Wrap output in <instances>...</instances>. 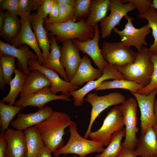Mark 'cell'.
Wrapping results in <instances>:
<instances>
[{
  "instance_id": "obj_1",
  "label": "cell",
  "mask_w": 157,
  "mask_h": 157,
  "mask_svg": "<svg viewBox=\"0 0 157 157\" xmlns=\"http://www.w3.org/2000/svg\"><path fill=\"white\" fill-rule=\"evenodd\" d=\"M72 121L67 113L54 111L49 117L34 126L40 134L45 146L53 152L64 146L65 130Z\"/></svg>"
},
{
  "instance_id": "obj_2",
  "label": "cell",
  "mask_w": 157,
  "mask_h": 157,
  "mask_svg": "<svg viewBox=\"0 0 157 157\" xmlns=\"http://www.w3.org/2000/svg\"><path fill=\"white\" fill-rule=\"evenodd\" d=\"M151 54L147 47H143L137 53L133 62L123 66H115L126 79L145 86L150 83L154 70Z\"/></svg>"
},
{
  "instance_id": "obj_3",
  "label": "cell",
  "mask_w": 157,
  "mask_h": 157,
  "mask_svg": "<svg viewBox=\"0 0 157 157\" xmlns=\"http://www.w3.org/2000/svg\"><path fill=\"white\" fill-rule=\"evenodd\" d=\"M44 27L49 34L54 35L59 42L68 40L76 39L81 42H85L94 37V27L88 25L84 19L75 22L69 21L56 24L45 23Z\"/></svg>"
},
{
  "instance_id": "obj_4",
  "label": "cell",
  "mask_w": 157,
  "mask_h": 157,
  "mask_svg": "<svg viewBox=\"0 0 157 157\" xmlns=\"http://www.w3.org/2000/svg\"><path fill=\"white\" fill-rule=\"evenodd\" d=\"M69 138L66 144L53 153L55 157L61 154H75L79 157H85L94 152H102L104 149L103 144L99 141L89 140L81 136L77 131L76 123L72 121L69 126Z\"/></svg>"
},
{
  "instance_id": "obj_5",
  "label": "cell",
  "mask_w": 157,
  "mask_h": 157,
  "mask_svg": "<svg viewBox=\"0 0 157 157\" xmlns=\"http://www.w3.org/2000/svg\"><path fill=\"white\" fill-rule=\"evenodd\" d=\"M138 105L136 100L131 97L119 106L125 126V138L121 144L124 148L134 150L136 147L138 140L136 134L139 131L137 126Z\"/></svg>"
},
{
  "instance_id": "obj_6",
  "label": "cell",
  "mask_w": 157,
  "mask_h": 157,
  "mask_svg": "<svg viewBox=\"0 0 157 157\" xmlns=\"http://www.w3.org/2000/svg\"><path fill=\"white\" fill-rule=\"evenodd\" d=\"M124 125L122 112L119 106H116L108 113L101 127L96 131L91 132L89 137L92 140L108 146L113 133L123 129Z\"/></svg>"
},
{
  "instance_id": "obj_7",
  "label": "cell",
  "mask_w": 157,
  "mask_h": 157,
  "mask_svg": "<svg viewBox=\"0 0 157 157\" xmlns=\"http://www.w3.org/2000/svg\"><path fill=\"white\" fill-rule=\"evenodd\" d=\"M84 100L92 106L90 122L83 137L87 139L91 132L94 122L99 114L111 106L121 104L126 100V98L123 94L117 92H113L101 96H98L96 93H90Z\"/></svg>"
},
{
  "instance_id": "obj_8",
  "label": "cell",
  "mask_w": 157,
  "mask_h": 157,
  "mask_svg": "<svg viewBox=\"0 0 157 157\" xmlns=\"http://www.w3.org/2000/svg\"><path fill=\"white\" fill-rule=\"evenodd\" d=\"M127 22L125 24V27L122 31H120L115 27L113 31L118 35L121 42L125 46L130 48L131 46L135 47L138 51H140L147 43L146 40V36L151 32V29L148 24L140 28H135L133 24V17L126 15L125 17Z\"/></svg>"
},
{
  "instance_id": "obj_9",
  "label": "cell",
  "mask_w": 157,
  "mask_h": 157,
  "mask_svg": "<svg viewBox=\"0 0 157 157\" xmlns=\"http://www.w3.org/2000/svg\"><path fill=\"white\" fill-rule=\"evenodd\" d=\"M101 53L104 59L115 66H122L133 62L137 53L121 42H103Z\"/></svg>"
},
{
  "instance_id": "obj_10",
  "label": "cell",
  "mask_w": 157,
  "mask_h": 157,
  "mask_svg": "<svg viewBox=\"0 0 157 157\" xmlns=\"http://www.w3.org/2000/svg\"><path fill=\"white\" fill-rule=\"evenodd\" d=\"M136 8L135 4L131 2L124 4L121 0H110L108 10L110 11V14L100 22L101 38L109 36L113 29L119 25L122 18Z\"/></svg>"
},
{
  "instance_id": "obj_11",
  "label": "cell",
  "mask_w": 157,
  "mask_h": 157,
  "mask_svg": "<svg viewBox=\"0 0 157 157\" xmlns=\"http://www.w3.org/2000/svg\"><path fill=\"white\" fill-rule=\"evenodd\" d=\"M20 16L21 23L20 31L18 35L10 42L11 45L17 48L24 44L29 46L34 51L38 56L39 63L42 65L44 60L40 48L31 29L30 12L22 13Z\"/></svg>"
},
{
  "instance_id": "obj_12",
  "label": "cell",
  "mask_w": 157,
  "mask_h": 157,
  "mask_svg": "<svg viewBox=\"0 0 157 157\" xmlns=\"http://www.w3.org/2000/svg\"><path fill=\"white\" fill-rule=\"evenodd\" d=\"M109 79H126L114 65L108 63L104 67L102 75L98 78L88 82L81 88L69 92L74 100V105L81 106L84 103V97L87 94L97 88L103 81Z\"/></svg>"
},
{
  "instance_id": "obj_13",
  "label": "cell",
  "mask_w": 157,
  "mask_h": 157,
  "mask_svg": "<svg viewBox=\"0 0 157 157\" xmlns=\"http://www.w3.org/2000/svg\"><path fill=\"white\" fill-rule=\"evenodd\" d=\"M28 65L29 68L31 71L38 70L43 73L49 79L51 85L50 87L52 94L56 95L58 92L69 97L70 96V92L74 91L79 88L70 81L63 80L60 77L56 71L42 66L39 63L38 60H30Z\"/></svg>"
},
{
  "instance_id": "obj_14",
  "label": "cell",
  "mask_w": 157,
  "mask_h": 157,
  "mask_svg": "<svg viewBox=\"0 0 157 157\" xmlns=\"http://www.w3.org/2000/svg\"><path fill=\"white\" fill-rule=\"evenodd\" d=\"M131 92L135 97L140 110L141 134H143L148 127L152 126L154 128L156 126L154 103L157 89L147 95L140 94L137 92Z\"/></svg>"
},
{
  "instance_id": "obj_15",
  "label": "cell",
  "mask_w": 157,
  "mask_h": 157,
  "mask_svg": "<svg viewBox=\"0 0 157 157\" xmlns=\"http://www.w3.org/2000/svg\"><path fill=\"white\" fill-rule=\"evenodd\" d=\"M0 55L11 56L16 58L18 69L27 76L31 73L28 66V61L38 60L37 55L29 49L27 45L23 44L17 48L1 40L0 41Z\"/></svg>"
},
{
  "instance_id": "obj_16",
  "label": "cell",
  "mask_w": 157,
  "mask_h": 157,
  "mask_svg": "<svg viewBox=\"0 0 157 157\" xmlns=\"http://www.w3.org/2000/svg\"><path fill=\"white\" fill-rule=\"evenodd\" d=\"M95 31L94 38L85 42H81L76 39L72 40L74 44L79 51L88 55L93 60L98 69L103 73L105 66L108 63L103 58L101 49L99 46L100 35L98 24L94 26Z\"/></svg>"
},
{
  "instance_id": "obj_17",
  "label": "cell",
  "mask_w": 157,
  "mask_h": 157,
  "mask_svg": "<svg viewBox=\"0 0 157 157\" xmlns=\"http://www.w3.org/2000/svg\"><path fill=\"white\" fill-rule=\"evenodd\" d=\"M56 100L67 101L71 100L69 97L65 94L57 95L52 94L49 87H46L35 93L21 97L14 104L23 108L30 106L41 109L47 103Z\"/></svg>"
},
{
  "instance_id": "obj_18",
  "label": "cell",
  "mask_w": 157,
  "mask_h": 157,
  "mask_svg": "<svg viewBox=\"0 0 157 157\" xmlns=\"http://www.w3.org/2000/svg\"><path fill=\"white\" fill-rule=\"evenodd\" d=\"M60 51V61L65 69L69 81H70L75 74L82 59L79 51L71 40L63 42Z\"/></svg>"
},
{
  "instance_id": "obj_19",
  "label": "cell",
  "mask_w": 157,
  "mask_h": 157,
  "mask_svg": "<svg viewBox=\"0 0 157 157\" xmlns=\"http://www.w3.org/2000/svg\"><path fill=\"white\" fill-rule=\"evenodd\" d=\"M4 135L7 142L5 157H27V149L24 132L8 128Z\"/></svg>"
},
{
  "instance_id": "obj_20",
  "label": "cell",
  "mask_w": 157,
  "mask_h": 157,
  "mask_svg": "<svg viewBox=\"0 0 157 157\" xmlns=\"http://www.w3.org/2000/svg\"><path fill=\"white\" fill-rule=\"evenodd\" d=\"M53 111L51 107L46 106L33 113H19L17 118L11 122V124L17 130L22 131L40 124L49 117Z\"/></svg>"
},
{
  "instance_id": "obj_21",
  "label": "cell",
  "mask_w": 157,
  "mask_h": 157,
  "mask_svg": "<svg viewBox=\"0 0 157 157\" xmlns=\"http://www.w3.org/2000/svg\"><path fill=\"white\" fill-rule=\"evenodd\" d=\"M134 151L136 156L157 157V139L152 127L141 134Z\"/></svg>"
},
{
  "instance_id": "obj_22",
  "label": "cell",
  "mask_w": 157,
  "mask_h": 157,
  "mask_svg": "<svg viewBox=\"0 0 157 157\" xmlns=\"http://www.w3.org/2000/svg\"><path fill=\"white\" fill-rule=\"evenodd\" d=\"M102 74L98 69L93 67L90 60L85 54L82 58L76 72L70 82L79 87L85 82L97 79Z\"/></svg>"
},
{
  "instance_id": "obj_23",
  "label": "cell",
  "mask_w": 157,
  "mask_h": 157,
  "mask_svg": "<svg viewBox=\"0 0 157 157\" xmlns=\"http://www.w3.org/2000/svg\"><path fill=\"white\" fill-rule=\"evenodd\" d=\"M44 20L37 13L31 15V27L34 30L39 46L42 50V56L45 61L49 56L51 46L47 31L43 25Z\"/></svg>"
},
{
  "instance_id": "obj_24",
  "label": "cell",
  "mask_w": 157,
  "mask_h": 157,
  "mask_svg": "<svg viewBox=\"0 0 157 157\" xmlns=\"http://www.w3.org/2000/svg\"><path fill=\"white\" fill-rule=\"evenodd\" d=\"M51 85L49 79L42 72L38 70L32 71L25 80L21 97L35 93Z\"/></svg>"
},
{
  "instance_id": "obj_25",
  "label": "cell",
  "mask_w": 157,
  "mask_h": 157,
  "mask_svg": "<svg viewBox=\"0 0 157 157\" xmlns=\"http://www.w3.org/2000/svg\"><path fill=\"white\" fill-rule=\"evenodd\" d=\"M48 35L49 38L51 51L48 58L42 65L56 71L64 80L69 81L65 68L60 61V47L57 43V40L54 35L49 34Z\"/></svg>"
},
{
  "instance_id": "obj_26",
  "label": "cell",
  "mask_w": 157,
  "mask_h": 157,
  "mask_svg": "<svg viewBox=\"0 0 157 157\" xmlns=\"http://www.w3.org/2000/svg\"><path fill=\"white\" fill-rule=\"evenodd\" d=\"M5 18L3 28L0 32V36L10 42L19 34L21 27L20 19L17 15L7 11L5 13Z\"/></svg>"
},
{
  "instance_id": "obj_27",
  "label": "cell",
  "mask_w": 157,
  "mask_h": 157,
  "mask_svg": "<svg viewBox=\"0 0 157 157\" xmlns=\"http://www.w3.org/2000/svg\"><path fill=\"white\" fill-rule=\"evenodd\" d=\"M110 0H91L90 13L85 20L88 25L94 27L106 16Z\"/></svg>"
},
{
  "instance_id": "obj_28",
  "label": "cell",
  "mask_w": 157,
  "mask_h": 157,
  "mask_svg": "<svg viewBox=\"0 0 157 157\" xmlns=\"http://www.w3.org/2000/svg\"><path fill=\"white\" fill-rule=\"evenodd\" d=\"M27 149V157H36L40 148L45 145L39 131L32 126L24 130Z\"/></svg>"
},
{
  "instance_id": "obj_29",
  "label": "cell",
  "mask_w": 157,
  "mask_h": 157,
  "mask_svg": "<svg viewBox=\"0 0 157 157\" xmlns=\"http://www.w3.org/2000/svg\"><path fill=\"white\" fill-rule=\"evenodd\" d=\"M14 73V77L12 79L9 84V92L7 96L3 97L1 101L4 103L7 102L10 105L15 104V99L19 93H20L25 80L28 76L17 68Z\"/></svg>"
},
{
  "instance_id": "obj_30",
  "label": "cell",
  "mask_w": 157,
  "mask_h": 157,
  "mask_svg": "<svg viewBox=\"0 0 157 157\" xmlns=\"http://www.w3.org/2000/svg\"><path fill=\"white\" fill-rule=\"evenodd\" d=\"M125 135V129L115 132L112 135L111 141L107 147L102 152L97 154L95 157H118L124 148L121 142Z\"/></svg>"
},
{
  "instance_id": "obj_31",
  "label": "cell",
  "mask_w": 157,
  "mask_h": 157,
  "mask_svg": "<svg viewBox=\"0 0 157 157\" xmlns=\"http://www.w3.org/2000/svg\"><path fill=\"white\" fill-rule=\"evenodd\" d=\"M23 107L5 104L0 101V125L1 133H4L15 116Z\"/></svg>"
},
{
  "instance_id": "obj_32",
  "label": "cell",
  "mask_w": 157,
  "mask_h": 157,
  "mask_svg": "<svg viewBox=\"0 0 157 157\" xmlns=\"http://www.w3.org/2000/svg\"><path fill=\"white\" fill-rule=\"evenodd\" d=\"M144 87L142 84L126 79L114 80L103 81L94 90L120 88L129 90L130 92H136Z\"/></svg>"
},
{
  "instance_id": "obj_33",
  "label": "cell",
  "mask_w": 157,
  "mask_h": 157,
  "mask_svg": "<svg viewBox=\"0 0 157 157\" xmlns=\"http://www.w3.org/2000/svg\"><path fill=\"white\" fill-rule=\"evenodd\" d=\"M137 16L141 19H144L148 21V24L152 30L154 40L153 43L148 48L152 54L157 56V11L151 6L145 13L138 14Z\"/></svg>"
},
{
  "instance_id": "obj_34",
  "label": "cell",
  "mask_w": 157,
  "mask_h": 157,
  "mask_svg": "<svg viewBox=\"0 0 157 157\" xmlns=\"http://www.w3.org/2000/svg\"><path fill=\"white\" fill-rule=\"evenodd\" d=\"M58 2L59 11L58 17L53 19H47L45 20V23L60 24L69 21L75 22L77 19L74 12V7Z\"/></svg>"
},
{
  "instance_id": "obj_35",
  "label": "cell",
  "mask_w": 157,
  "mask_h": 157,
  "mask_svg": "<svg viewBox=\"0 0 157 157\" xmlns=\"http://www.w3.org/2000/svg\"><path fill=\"white\" fill-rule=\"evenodd\" d=\"M15 58L13 56L0 55V66L7 84H9L12 79V76L16 69Z\"/></svg>"
},
{
  "instance_id": "obj_36",
  "label": "cell",
  "mask_w": 157,
  "mask_h": 157,
  "mask_svg": "<svg viewBox=\"0 0 157 157\" xmlns=\"http://www.w3.org/2000/svg\"><path fill=\"white\" fill-rule=\"evenodd\" d=\"M151 60L154 66V71L149 84L137 92L140 94L148 95L157 89V56L151 54Z\"/></svg>"
},
{
  "instance_id": "obj_37",
  "label": "cell",
  "mask_w": 157,
  "mask_h": 157,
  "mask_svg": "<svg viewBox=\"0 0 157 157\" xmlns=\"http://www.w3.org/2000/svg\"><path fill=\"white\" fill-rule=\"evenodd\" d=\"M91 2V0H76L74 8L77 19H83L84 18L88 17L90 13Z\"/></svg>"
},
{
  "instance_id": "obj_38",
  "label": "cell",
  "mask_w": 157,
  "mask_h": 157,
  "mask_svg": "<svg viewBox=\"0 0 157 157\" xmlns=\"http://www.w3.org/2000/svg\"><path fill=\"white\" fill-rule=\"evenodd\" d=\"M1 10H6L12 14L20 16L22 14L19 0H0Z\"/></svg>"
},
{
  "instance_id": "obj_39",
  "label": "cell",
  "mask_w": 157,
  "mask_h": 157,
  "mask_svg": "<svg viewBox=\"0 0 157 157\" xmlns=\"http://www.w3.org/2000/svg\"><path fill=\"white\" fill-rule=\"evenodd\" d=\"M44 0H19L22 13L30 12L38 10L44 2Z\"/></svg>"
},
{
  "instance_id": "obj_40",
  "label": "cell",
  "mask_w": 157,
  "mask_h": 157,
  "mask_svg": "<svg viewBox=\"0 0 157 157\" xmlns=\"http://www.w3.org/2000/svg\"><path fill=\"white\" fill-rule=\"evenodd\" d=\"M151 0H121L123 3L131 2L135 4L139 14L145 13L151 7L152 3Z\"/></svg>"
},
{
  "instance_id": "obj_41",
  "label": "cell",
  "mask_w": 157,
  "mask_h": 157,
  "mask_svg": "<svg viewBox=\"0 0 157 157\" xmlns=\"http://www.w3.org/2000/svg\"><path fill=\"white\" fill-rule=\"evenodd\" d=\"M54 0H44V1L37 10V13L45 20L51 11L53 4Z\"/></svg>"
},
{
  "instance_id": "obj_42",
  "label": "cell",
  "mask_w": 157,
  "mask_h": 157,
  "mask_svg": "<svg viewBox=\"0 0 157 157\" xmlns=\"http://www.w3.org/2000/svg\"><path fill=\"white\" fill-rule=\"evenodd\" d=\"M59 7L58 2L57 0H54L52 8L49 13L48 19H53L57 18L58 15Z\"/></svg>"
},
{
  "instance_id": "obj_43",
  "label": "cell",
  "mask_w": 157,
  "mask_h": 157,
  "mask_svg": "<svg viewBox=\"0 0 157 157\" xmlns=\"http://www.w3.org/2000/svg\"><path fill=\"white\" fill-rule=\"evenodd\" d=\"M7 142L4 133L0 134V157H5Z\"/></svg>"
},
{
  "instance_id": "obj_44",
  "label": "cell",
  "mask_w": 157,
  "mask_h": 157,
  "mask_svg": "<svg viewBox=\"0 0 157 157\" xmlns=\"http://www.w3.org/2000/svg\"><path fill=\"white\" fill-rule=\"evenodd\" d=\"M52 152L45 145L40 149L36 157H52Z\"/></svg>"
},
{
  "instance_id": "obj_45",
  "label": "cell",
  "mask_w": 157,
  "mask_h": 157,
  "mask_svg": "<svg viewBox=\"0 0 157 157\" xmlns=\"http://www.w3.org/2000/svg\"><path fill=\"white\" fill-rule=\"evenodd\" d=\"M134 150L124 148L118 157H136Z\"/></svg>"
},
{
  "instance_id": "obj_46",
  "label": "cell",
  "mask_w": 157,
  "mask_h": 157,
  "mask_svg": "<svg viewBox=\"0 0 157 157\" xmlns=\"http://www.w3.org/2000/svg\"><path fill=\"white\" fill-rule=\"evenodd\" d=\"M6 84L1 67L0 66V89L1 90L4 88Z\"/></svg>"
},
{
  "instance_id": "obj_47",
  "label": "cell",
  "mask_w": 157,
  "mask_h": 157,
  "mask_svg": "<svg viewBox=\"0 0 157 157\" xmlns=\"http://www.w3.org/2000/svg\"><path fill=\"white\" fill-rule=\"evenodd\" d=\"M5 18V13L3 10L0 11V32L2 30L4 24Z\"/></svg>"
},
{
  "instance_id": "obj_48",
  "label": "cell",
  "mask_w": 157,
  "mask_h": 157,
  "mask_svg": "<svg viewBox=\"0 0 157 157\" xmlns=\"http://www.w3.org/2000/svg\"><path fill=\"white\" fill-rule=\"evenodd\" d=\"M154 112L156 120V127L153 128L157 139V98L155 99L154 103Z\"/></svg>"
},
{
  "instance_id": "obj_49",
  "label": "cell",
  "mask_w": 157,
  "mask_h": 157,
  "mask_svg": "<svg viewBox=\"0 0 157 157\" xmlns=\"http://www.w3.org/2000/svg\"><path fill=\"white\" fill-rule=\"evenodd\" d=\"M59 2L67 4L73 6H74L76 0H57Z\"/></svg>"
},
{
  "instance_id": "obj_50",
  "label": "cell",
  "mask_w": 157,
  "mask_h": 157,
  "mask_svg": "<svg viewBox=\"0 0 157 157\" xmlns=\"http://www.w3.org/2000/svg\"><path fill=\"white\" fill-rule=\"evenodd\" d=\"M151 6L157 10V0H153Z\"/></svg>"
},
{
  "instance_id": "obj_51",
  "label": "cell",
  "mask_w": 157,
  "mask_h": 157,
  "mask_svg": "<svg viewBox=\"0 0 157 157\" xmlns=\"http://www.w3.org/2000/svg\"><path fill=\"white\" fill-rule=\"evenodd\" d=\"M63 157H68L67 156H63ZM78 157L76 155H74V156H73V157Z\"/></svg>"
}]
</instances>
